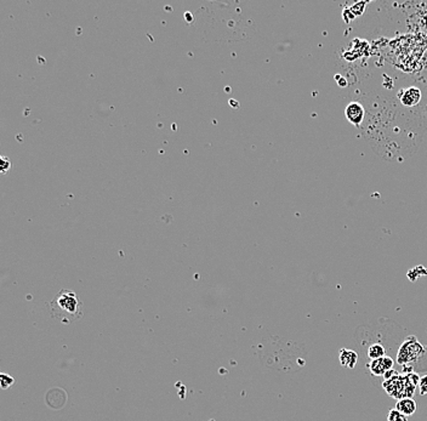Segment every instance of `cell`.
I'll list each match as a JSON object with an SVG mask.
<instances>
[{
  "label": "cell",
  "instance_id": "obj_1",
  "mask_svg": "<svg viewBox=\"0 0 427 421\" xmlns=\"http://www.w3.org/2000/svg\"><path fill=\"white\" fill-rule=\"evenodd\" d=\"M423 354V345L419 343L418 339L412 336V338H408L403 343L402 347L399 348L398 353H397V361H398V364L405 365L407 363H410V362L418 361L419 357H421Z\"/></svg>",
  "mask_w": 427,
  "mask_h": 421
},
{
  "label": "cell",
  "instance_id": "obj_2",
  "mask_svg": "<svg viewBox=\"0 0 427 421\" xmlns=\"http://www.w3.org/2000/svg\"><path fill=\"white\" fill-rule=\"evenodd\" d=\"M55 301H56L58 308L62 309L66 313L73 314V316H78V313L80 314L81 303L74 291L61 290Z\"/></svg>",
  "mask_w": 427,
  "mask_h": 421
},
{
  "label": "cell",
  "instance_id": "obj_3",
  "mask_svg": "<svg viewBox=\"0 0 427 421\" xmlns=\"http://www.w3.org/2000/svg\"><path fill=\"white\" fill-rule=\"evenodd\" d=\"M345 115L347 120L354 126H359L364 120V107L359 102H351L345 110Z\"/></svg>",
  "mask_w": 427,
  "mask_h": 421
},
{
  "label": "cell",
  "instance_id": "obj_4",
  "mask_svg": "<svg viewBox=\"0 0 427 421\" xmlns=\"http://www.w3.org/2000/svg\"><path fill=\"white\" fill-rule=\"evenodd\" d=\"M369 369L374 377H385L387 372L393 369V359L388 356H385L380 359L370 361Z\"/></svg>",
  "mask_w": 427,
  "mask_h": 421
},
{
  "label": "cell",
  "instance_id": "obj_5",
  "mask_svg": "<svg viewBox=\"0 0 427 421\" xmlns=\"http://www.w3.org/2000/svg\"><path fill=\"white\" fill-rule=\"evenodd\" d=\"M398 96L402 105L405 106V107H414V106L419 105V102L421 101V91L420 89L415 86H410L407 87L405 90H402L398 94Z\"/></svg>",
  "mask_w": 427,
  "mask_h": 421
},
{
  "label": "cell",
  "instance_id": "obj_6",
  "mask_svg": "<svg viewBox=\"0 0 427 421\" xmlns=\"http://www.w3.org/2000/svg\"><path fill=\"white\" fill-rule=\"evenodd\" d=\"M339 359L342 367L347 369H354L358 362V354L356 351L349 348H341L339 353Z\"/></svg>",
  "mask_w": 427,
  "mask_h": 421
},
{
  "label": "cell",
  "instance_id": "obj_7",
  "mask_svg": "<svg viewBox=\"0 0 427 421\" xmlns=\"http://www.w3.org/2000/svg\"><path fill=\"white\" fill-rule=\"evenodd\" d=\"M396 409L404 417H412L418 409V404L413 398H400L397 401Z\"/></svg>",
  "mask_w": 427,
  "mask_h": 421
},
{
  "label": "cell",
  "instance_id": "obj_8",
  "mask_svg": "<svg viewBox=\"0 0 427 421\" xmlns=\"http://www.w3.org/2000/svg\"><path fill=\"white\" fill-rule=\"evenodd\" d=\"M367 354L368 357H369L370 361H375V359H380L386 356V349H385V347L381 345V344L376 343L369 346V348H368L367 351Z\"/></svg>",
  "mask_w": 427,
  "mask_h": 421
},
{
  "label": "cell",
  "instance_id": "obj_9",
  "mask_svg": "<svg viewBox=\"0 0 427 421\" xmlns=\"http://www.w3.org/2000/svg\"><path fill=\"white\" fill-rule=\"evenodd\" d=\"M387 420L388 421H408L407 417H404L403 414H400L398 410L394 408V409L389 410L388 412V418H387Z\"/></svg>",
  "mask_w": 427,
  "mask_h": 421
},
{
  "label": "cell",
  "instance_id": "obj_10",
  "mask_svg": "<svg viewBox=\"0 0 427 421\" xmlns=\"http://www.w3.org/2000/svg\"><path fill=\"white\" fill-rule=\"evenodd\" d=\"M0 383H1V387L4 388V390H6V388H9L10 386L14 385L15 379L7 374H1L0 375Z\"/></svg>",
  "mask_w": 427,
  "mask_h": 421
},
{
  "label": "cell",
  "instance_id": "obj_11",
  "mask_svg": "<svg viewBox=\"0 0 427 421\" xmlns=\"http://www.w3.org/2000/svg\"><path fill=\"white\" fill-rule=\"evenodd\" d=\"M418 388H419V391H420V394H423V396L424 394H427V375L420 378Z\"/></svg>",
  "mask_w": 427,
  "mask_h": 421
},
{
  "label": "cell",
  "instance_id": "obj_12",
  "mask_svg": "<svg viewBox=\"0 0 427 421\" xmlns=\"http://www.w3.org/2000/svg\"><path fill=\"white\" fill-rule=\"evenodd\" d=\"M10 169H11V161L7 160L5 157H1V173L5 174Z\"/></svg>",
  "mask_w": 427,
  "mask_h": 421
},
{
  "label": "cell",
  "instance_id": "obj_13",
  "mask_svg": "<svg viewBox=\"0 0 427 421\" xmlns=\"http://www.w3.org/2000/svg\"><path fill=\"white\" fill-rule=\"evenodd\" d=\"M230 105L231 106H235V108L238 107V102L234 101V100H230Z\"/></svg>",
  "mask_w": 427,
  "mask_h": 421
}]
</instances>
